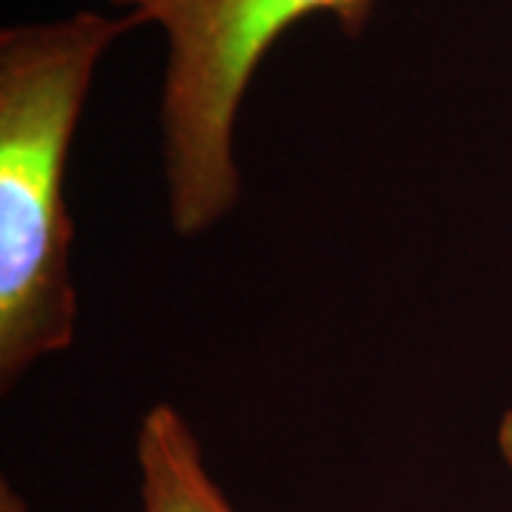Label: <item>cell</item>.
Masks as SVG:
<instances>
[{
  "label": "cell",
  "mask_w": 512,
  "mask_h": 512,
  "mask_svg": "<svg viewBox=\"0 0 512 512\" xmlns=\"http://www.w3.org/2000/svg\"><path fill=\"white\" fill-rule=\"evenodd\" d=\"M0 512H32V507L23 501V495L9 481H3L0 484Z\"/></svg>",
  "instance_id": "obj_4"
},
{
  "label": "cell",
  "mask_w": 512,
  "mask_h": 512,
  "mask_svg": "<svg viewBox=\"0 0 512 512\" xmlns=\"http://www.w3.org/2000/svg\"><path fill=\"white\" fill-rule=\"evenodd\" d=\"M143 512H234L177 407H151L137 433Z\"/></svg>",
  "instance_id": "obj_3"
},
{
  "label": "cell",
  "mask_w": 512,
  "mask_h": 512,
  "mask_svg": "<svg viewBox=\"0 0 512 512\" xmlns=\"http://www.w3.org/2000/svg\"><path fill=\"white\" fill-rule=\"evenodd\" d=\"M137 12L109 18L18 23L0 32V387L63 353L77 330L69 251L74 228L63 200L72 137L94 69Z\"/></svg>",
  "instance_id": "obj_1"
},
{
  "label": "cell",
  "mask_w": 512,
  "mask_h": 512,
  "mask_svg": "<svg viewBox=\"0 0 512 512\" xmlns=\"http://www.w3.org/2000/svg\"><path fill=\"white\" fill-rule=\"evenodd\" d=\"M498 453L512 470V410H507L501 424H498Z\"/></svg>",
  "instance_id": "obj_5"
},
{
  "label": "cell",
  "mask_w": 512,
  "mask_h": 512,
  "mask_svg": "<svg viewBox=\"0 0 512 512\" xmlns=\"http://www.w3.org/2000/svg\"><path fill=\"white\" fill-rule=\"evenodd\" d=\"M163 29V126L168 217L194 237L239 200L234 128L248 83L274 40L308 15H330L356 37L379 0H109Z\"/></svg>",
  "instance_id": "obj_2"
}]
</instances>
